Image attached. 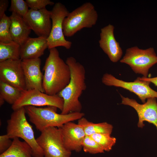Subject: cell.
Wrapping results in <instances>:
<instances>
[{
	"label": "cell",
	"mask_w": 157,
	"mask_h": 157,
	"mask_svg": "<svg viewBox=\"0 0 157 157\" xmlns=\"http://www.w3.org/2000/svg\"><path fill=\"white\" fill-rule=\"evenodd\" d=\"M10 21L5 14L0 19V42H8L13 41L10 33Z\"/></svg>",
	"instance_id": "cb8c5ba5"
},
{
	"label": "cell",
	"mask_w": 157,
	"mask_h": 157,
	"mask_svg": "<svg viewBox=\"0 0 157 157\" xmlns=\"http://www.w3.org/2000/svg\"><path fill=\"white\" fill-rule=\"evenodd\" d=\"M65 62L70 69V80L68 85L57 94L64 101L61 113L63 115L81 112L82 105L79 98L87 87L83 66L72 56L67 58Z\"/></svg>",
	"instance_id": "6da1fadb"
},
{
	"label": "cell",
	"mask_w": 157,
	"mask_h": 157,
	"mask_svg": "<svg viewBox=\"0 0 157 157\" xmlns=\"http://www.w3.org/2000/svg\"><path fill=\"white\" fill-rule=\"evenodd\" d=\"M120 61L129 65L135 73L147 77L149 69L157 63V56L153 48L142 49L135 46L127 49Z\"/></svg>",
	"instance_id": "8992f818"
},
{
	"label": "cell",
	"mask_w": 157,
	"mask_h": 157,
	"mask_svg": "<svg viewBox=\"0 0 157 157\" xmlns=\"http://www.w3.org/2000/svg\"><path fill=\"white\" fill-rule=\"evenodd\" d=\"M11 139L6 134L0 136V154L6 151L11 146L12 143Z\"/></svg>",
	"instance_id": "83f0119b"
},
{
	"label": "cell",
	"mask_w": 157,
	"mask_h": 157,
	"mask_svg": "<svg viewBox=\"0 0 157 157\" xmlns=\"http://www.w3.org/2000/svg\"><path fill=\"white\" fill-rule=\"evenodd\" d=\"M114 27L109 24L101 29L99 46L113 63L117 62L122 55L119 43L116 40L114 34Z\"/></svg>",
	"instance_id": "2e32d148"
},
{
	"label": "cell",
	"mask_w": 157,
	"mask_h": 157,
	"mask_svg": "<svg viewBox=\"0 0 157 157\" xmlns=\"http://www.w3.org/2000/svg\"><path fill=\"white\" fill-rule=\"evenodd\" d=\"M20 45L13 41L0 42V62L8 59H20Z\"/></svg>",
	"instance_id": "44dd1931"
},
{
	"label": "cell",
	"mask_w": 157,
	"mask_h": 157,
	"mask_svg": "<svg viewBox=\"0 0 157 157\" xmlns=\"http://www.w3.org/2000/svg\"><path fill=\"white\" fill-rule=\"evenodd\" d=\"M8 4L9 1L8 0H0V19L5 14V12L8 8Z\"/></svg>",
	"instance_id": "f1b7e54d"
},
{
	"label": "cell",
	"mask_w": 157,
	"mask_h": 157,
	"mask_svg": "<svg viewBox=\"0 0 157 157\" xmlns=\"http://www.w3.org/2000/svg\"><path fill=\"white\" fill-rule=\"evenodd\" d=\"M63 144L68 150L79 152L86 136L82 127L72 122H68L60 127Z\"/></svg>",
	"instance_id": "5bb4252c"
},
{
	"label": "cell",
	"mask_w": 157,
	"mask_h": 157,
	"mask_svg": "<svg viewBox=\"0 0 157 157\" xmlns=\"http://www.w3.org/2000/svg\"><path fill=\"white\" fill-rule=\"evenodd\" d=\"M48 48L47 38L28 37L20 45V56L22 60L39 58Z\"/></svg>",
	"instance_id": "e0dca14e"
},
{
	"label": "cell",
	"mask_w": 157,
	"mask_h": 157,
	"mask_svg": "<svg viewBox=\"0 0 157 157\" xmlns=\"http://www.w3.org/2000/svg\"><path fill=\"white\" fill-rule=\"evenodd\" d=\"M140 79L142 80L152 83L157 87V76L153 78L145 77L143 76L142 77H140Z\"/></svg>",
	"instance_id": "f546056e"
},
{
	"label": "cell",
	"mask_w": 157,
	"mask_h": 157,
	"mask_svg": "<svg viewBox=\"0 0 157 157\" xmlns=\"http://www.w3.org/2000/svg\"><path fill=\"white\" fill-rule=\"evenodd\" d=\"M41 63L40 58L22 60L26 90L35 89L44 92L42 86L43 75L40 69Z\"/></svg>",
	"instance_id": "9a60e30c"
},
{
	"label": "cell",
	"mask_w": 157,
	"mask_h": 157,
	"mask_svg": "<svg viewBox=\"0 0 157 157\" xmlns=\"http://www.w3.org/2000/svg\"><path fill=\"white\" fill-rule=\"evenodd\" d=\"M43 70V87L44 92L48 95H57L70 82V68L60 57L56 48L49 49Z\"/></svg>",
	"instance_id": "7a4b0ae2"
},
{
	"label": "cell",
	"mask_w": 157,
	"mask_h": 157,
	"mask_svg": "<svg viewBox=\"0 0 157 157\" xmlns=\"http://www.w3.org/2000/svg\"><path fill=\"white\" fill-rule=\"evenodd\" d=\"M24 108L30 121L41 132L49 127L59 128L68 122L78 120L85 115L81 112L58 114L57 113L58 108L52 106L39 108L27 106Z\"/></svg>",
	"instance_id": "3957f363"
},
{
	"label": "cell",
	"mask_w": 157,
	"mask_h": 157,
	"mask_svg": "<svg viewBox=\"0 0 157 157\" xmlns=\"http://www.w3.org/2000/svg\"><path fill=\"white\" fill-rule=\"evenodd\" d=\"M10 33L12 40L20 45L29 37L31 29L23 17L14 13L9 17Z\"/></svg>",
	"instance_id": "ac0fdd59"
},
{
	"label": "cell",
	"mask_w": 157,
	"mask_h": 157,
	"mask_svg": "<svg viewBox=\"0 0 157 157\" xmlns=\"http://www.w3.org/2000/svg\"><path fill=\"white\" fill-rule=\"evenodd\" d=\"M82 146L84 152L91 154L102 153L104 152L102 148L90 136H85Z\"/></svg>",
	"instance_id": "d4e9b609"
},
{
	"label": "cell",
	"mask_w": 157,
	"mask_h": 157,
	"mask_svg": "<svg viewBox=\"0 0 157 157\" xmlns=\"http://www.w3.org/2000/svg\"><path fill=\"white\" fill-rule=\"evenodd\" d=\"M36 139L44 157H70L71 151L64 146L59 128L49 127L41 132Z\"/></svg>",
	"instance_id": "52a82bcc"
},
{
	"label": "cell",
	"mask_w": 157,
	"mask_h": 157,
	"mask_svg": "<svg viewBox=\"0 0 157 157\" xmlns=\"http://www.w3.org/2000/svg\"><path fill=\"white\" fill-rule=\"evenodd\" d=\"M30 9L38 10L46 8L48 5H53L54 3L50 0H26Z\"/></svg>",
	"instance_id": "4316f807"
},
{
	"label": "cell",
	"mask_w": 157,
	"mask_h": 157,
	"mask_svg": "<svg viewBox=\"0 0 157 157\" xmlns=\"http://www.w3.org/2000/svg\"><path fill=\"white\" fill-rule=\"evenodd\" d=\"M51 11L52 26L51 32L47 38L48 48L62 47L70 49L72 42L66 40L63 32V23L69 12L65 6L60 2L57 3Z\"/></svg>",
	"instance_id": "ba28073f"
},
{
	"label": "cell",
	"mask_w": 157,
	"mask_h": 157,
	"mask_svg": "<svg viewBox=\"0 0 157 157\" xmlns=\"http://www.w3.org/2000/svg\"><path fill=\"white\" fill-rule=\"evenodd\" d=\"M90 136L102 148L104 151H110L116 141L115 138L108 134L96 133Z\"/></svg>",
	"instance_id": "603a6c76"
},
{
	"label": "cell",
	"mask_w": 157,
	"mask_h": 157,
	"mask_svg": "<svg viewBox=\"0 0 157 157\" xmlns=\"http://www.w3.org/2000/svg\"><path fill=\"white\" fill-rule=\"evenodd\" d=\"M102 83L107 86L120 87L136 94L143 103L151 98H157V92L150 86V83L138 77L133 82H126L118 79L111 74L106 73L102 78Z\"/></svg>",
	"instance_id": "30bf717a"
},
{
	"label": "cell",
	"mask_w": 157,
	"mask_h": 157,
	"mask_svg": "<svg viewBox=\"0 0 157 157\" xmlns=\"http://www.w3.org/2000/svg\"><path fill=\"white\" fill-rule=\"evenodd\" d=\"M78 124L82 127L86 135L96 133L111 135L113 129L111 124L106 122L95 123L88 121L84 117L78 120Z\"/></svg>",
	"instance_id": "ffe728a7"
},
{
	"label": "cell",
	"mask_w": 157,
	"mask_h": 157,
	"mask_svg": "<svg viewBox=\"0 0 157 157\" xmlns=\"http://www.w3.org/2000/svg\"><path fill=\"white\" fill-rule=\"evenodd\" d=\"M122 99L121 104L130 106L136 111L138 117L137 124L138 128H142L146 121L153 124L157 130V102L155 98L147 99L145 103L141 104L135 99L124 97L120 95Z\"/></svg>",
	"instance_id": "7c38bea8"
},
{
	"label": "cell",
	"mask_w": 157,
	"mask_h": 157,
	"mask_svg": "<svg viewBox=\"0 0 157 157\" xmlns=\"http://www.w3.org/2000/svg\"><path fill=\"white\" fill-rule=\"evenodd\" d=\"M29 6L23 0H11L9 11L24 17L28 13Z\"/></svg>",
	"instance_id": "484cf974"
},
{
	"label": "cell",
	"mask_w": 157,
	"mask_h": 157,
	"mask_svg": "<svg viewBox=\"0 0 157 157\" xmlns=\"http://www.w3.org/2000/svg\"><path fill=\"white\" fill-rule=\"evenodd\" d=\"M98 18L94 6L89 2L85 3L69 12L63 23L65 36L71 37L84 28H90L95 25Z\"/></svg>",
	"instance_id": "5b68a950"
},
{
	"label": "cell",
	"mask_w": 157,
	"mask_h": 157,
	"mask_svg": "<svg viewBox=\"0 0 157 157\" xmlns=\"http://www.w3.org/2000/svg\"><path fill=\"white\" fill-rule=\"evenodd\" d=\"M23 18L38 37H48L52 26L50 11L46 8L38 10L30 9Z\"/></svg>",
	"instance_id": "4fadbf2b"
},
{
	"label": "cell",
	"mask_w": 157,
	"mask_h": 157,
	"mask_svg": "<svg viewBox=\"0 0 157 157\" xmlns=\"http://www.w3.org/2000/svg\"><path fill=\"white\" fill-rule=\"evenodd\" d=\"M22 62L21 59L0 62V81L22 91L26 89Z\"/></svg>",
	"instance_id": "8fae6325"
},
{
	"label": "cell",
	"mask_w": 157,
	"mask_h": 157,
	"mask_svg": "<svg viewBox=\"0 0 157 157\" xmlns=\"http://www.w3.org/2000/svg\"><path fill=\"white\" fill-rule=\"evenodd\" d=\"M22 91L14 86L0 81V96L12 105L19 98Z\"/></svg>",
	"instance_id": "7402d4cb"
},
{
	"label": "cell",
	"mask_w": 157,
	"mask_h": 157,
	"mask_svg": "<svg viewBox=\"0 0 157 157\" xmlns=\"http://www.w3.org/2000/svg\"><path fill=\"white\" fill-rule=\"evenodd\" d=\"M24 107L13 110L7 121V134L10 139L18 138L23 139L31 147L33 157H44L42 149L35 138L32 126L27 121Z\"/></svg>",
	"instance_id": "277c9868"
},
{
	"label": "cell",
	"mask_w": 157,
	"mask_h": 157,
	"mask_svg": "<svg viewBox=\"0 0 157 157\" xmlns=\"http://www.w3.org/2000/svg\"><path fill=\"white\" fill-rule=\"evenodd\" d=\"M5 101L3 98L1 96H0V106H2L4 103Z\"/></svg>",
	"instance_id": "4dcf8cb0"
},
{
	"label": "cell",
	"mask_w": 157,
	"mask_h": 157,
	"mask_svg": "<svg viewBox=\"0 0 157 157\" xmlns=\"http://www.w3.org/2000/svg\"><path fill=\"white\" fill-rule=\"evenodd\" d=\"M0 157H33L30 145L25 141L19 138L13 139L10 147L0 154Z\"/></svg>",
	"instance_id": "d6986e66"
},
{
	"label": "cell",
	"mask_w": 157,
	"mask_h": 157,
	"mask_svg": "<svg viewBox=\"0 0 157 157\" xmlns=\"http://www.w3.org/2000/svg\"><path fill=\"white\" fill-rule=\"evenodd\" d=\"M63 105V99L58 95H49L38 90L33 89L22 91L19 98L12 105V108L15 110L27 106H52L61 111Z\"/></svg>",
	"instance_id": "9c48e42d"
}]
</instances>
